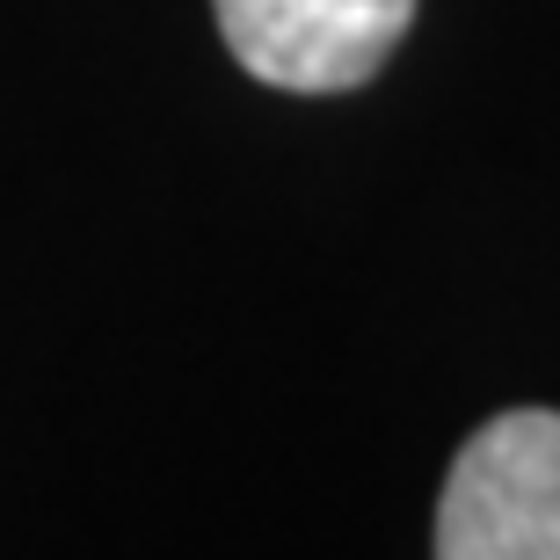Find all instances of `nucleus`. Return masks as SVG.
I'll return each instance as SVG.
<instances>
[{
    "mask_svg": "<svg viewBox=\"0 0 560 560\" xmlns=\"http://www.w3.org/2000/svg\"><path fill=\"white\" fill-rule=\"evenodd\" d=\"M444 560H560V416L510 408L452 458L436 502Z\"/></svg>",
    "mask_w": 560,
    "mask_h": 560,
    "instance_id": "obj_1",
    "label": "nucleus"
},
{
    "mask_svg": "<svg viewBox=\"0 0 560 560\" xmlns=\"http://www.w3.org/2000/svg\"><path fill=\"white\" fill-rule=\"evenodd\" d=\"M241 73L291 95L364 88L416 22V0H211Z\"/></svg>",
    "mask_w": 560,
    "mask_h": 560,
    "instance_id": "obj_2",
    "label": "nucleus"
}]
</instances>
